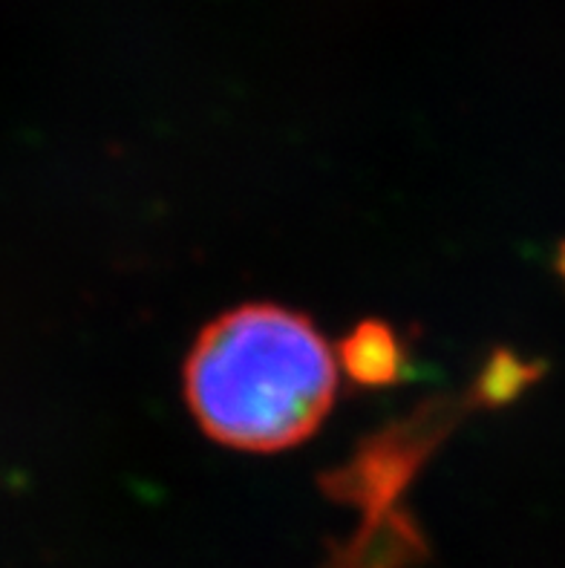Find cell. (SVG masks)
<instances>
[{
    "instance_id": "cell-1",
    "label": "cell",
    "mask_w": 565,
    "mask_h": 568,
    "mask_svg": "<svg viewBox=\"0 0 565 568\" xmlns=\"http://www.w3.org/2000/svg\"><path fill=\"white\" fill-rule=\"evenodd\" d=\"M337 358L317 326L272 303L225 312L185 361V398L214 442L274 454L306 442L330 416Z\"/></svg>"
},
{
    "instance_id": "cell-2",
    "label": "cell",
    "mask_w": 565,
    "mask_h": 568,
    "mask_svg": "<svg viewBox=\"0 0 565 568\" xmlns=\"http://www.w3.org/2000/svg\"><path fill=\"white\" fill-rule=\"evenodd\" d=\"M344 364L359 382H393L401 367V353L393 332L379 324H364L344 344Z\"/></svg>"
}]
</instances>
